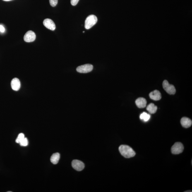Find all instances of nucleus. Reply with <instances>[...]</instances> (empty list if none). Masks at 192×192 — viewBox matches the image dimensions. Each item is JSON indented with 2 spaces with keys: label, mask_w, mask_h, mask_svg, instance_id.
Returning a JSON list of instances; mask_svg holds the SVG:
<instances>
[{
  "label": "nucleus",
  "mask_w": 192,
  "mask_h": 192,
  "mask_svg": "<svg viewBox=\"0 0 192 192\" xmlns=\"http://www.w3.org/2000/svg\"><path fill=\"white\" fill-rule=\"evenodd\" d=\"M119 150L121 155L126 158H130L136 155L134 150L127 145H121L119 147Z\"/></svg>",
  "instance_id": "f257e3e1"
},
{
  "label": "nucleus",
  "mask_w": 192,
  "mask_h": 192,
  "mask_svg": "<svg viewBox=\"0 0 192 192\" xmlns=\"http://www.w3.org/2000/svg\"><path fill=\"white\" fill-rule=\"evenodd\" d=\"M97 17L95 15H91L89 16L86 19L85 22V27L87 29L92 28L97 23Z\"/></svg>",
  "instance_id": "f03ea898"
},
{
  "label": "nucleus",
  "mask_w": 192,
  "mask_h": 192,
  "mask_svg": "<svg viewBox=\"0 0 192 192\" xmlns=\"http://www.w3.org/2000/svg\"><path fill=\"white\" fill-rule=\"evenodd\" d=\"M184 147L181 142H176L171 148V152L173 154L178 155L181 153L184 150Z\"/></svg>",
  "instance_id": "7ed1b4c3"
},
{
  "label": "nucleus",
  "mask_w": 192,
  "mask_h": 192,
  "mask_svg": "<svg viewBox=\"0 0 192 192\" xmlns=\"http://www.w3.org/2000/svg\"><path fill=\"white\" fill-rule=\"evenodd\" d=\"M163 88L166 92L171 95L176 93V90L173 85H170L167 80H164L163 83Z\"/></svg>",
  "instance_id": "20e7f679"
},
{
  "label": "nucleus",
  "mask_w": 192,
  "mask_h": 192,
  "mask_svg": "<svg viewBox=\"0 0 192 192\" xmlns=\"http://www.w3.org/2000/svg\"><path fill=\"white\" fill-rule=\"evenodd\" d=\"M93 66L91 64H85L78 67L77 71L80 73H86L90 72L93 69Z\"/></svg>",
  "instance_id": "39448f33"
},
{
  "label": "nucleus",
  "mask_w": 192,
  "mask_h": 192,
  "mask_svg": "<svg viewBox=\"0 0 192 192\" xmlns=\"http://www.w3.org/2000/svg\"><path fill=\"white\" fill-rule=\"evenodd\" d=\"M72 166L74 169L78 171H81L84 169L85 167V164L82 161L74 160L72 163Z\"/></svg>",
  "instance_id": "423d86ee"
},
{
  "label": "nucleus",
  "mask_w": 192,
  "mask_h": 192,
  "mask_svg": "<svg viewBox=\"0 0 192 192\" xmlns=\"http://www.w3.org/2000/svg\"><path fill=\"white\" fill-rule=\"evenodd\" d=\"M36 37V35L34 32L32 31H29L24 36V39L26 42H32L35 40Z\"/></svg>",
  "instance_id": "0eeeda50"
},
{
  "label": "nucleus",
  "mask_w": 192,
  "mask_h": 192,
  "mask_svg": "<svg viewBox=\"0 0 192 192\" xmlns=\"http://www.w3.org/2000/svg\"><path fill=\"white\" fill-rule=\"evenodd\" d=\"M43 24L44 26L49 30L54 31L56 29V25L51 19H44Z\"/></svg>",
  "instance_id": "6e6552de"
},
{
  "label": "nucleus",
  "mask_w": 192,
  "mask_h": 192,
  "mask_svg": "<svg viewBox=\"0 0 192 192\" xmlns=\"http://www.w3.org/2000/svg\"><path fill=\"white\" fill-rule=\"evenodd\" d=\"M11 85L12 89L15 91H18L19 90L21 86L19 80L16 78L13 79L11 80Z\"/></svg>",
  "instance_id": "1a4fd4ad"
},
{
  "label": "nucleus",
  "mask_w": 192,
  "mask_h": 192,
  "mask_svg": "<svg viewBox=\"0 0 192 192\" xmlns=\"http://www.w3.org/2000/svg\"><path fill=\"white\" fill-rule=\"evenodd\" d=\"M149 96L151 99L155 101L160 100L162 97L160 92L158 90H155L150 92Z\"/></svg>",
  "instance_id": "9d476101"
},
{
  "label": "nucleus",
  "mask_w": 192,
  "mask_h": 192,
  "mask_svg": "<svg viewBox=\"0 0 192 192\" xmlns=\"http://www.w3.org/2000/svg\"><path fill=\"white\" fill-rule=\"evenodd\" d=\"M181 125L183 127L188 128L191 126L192 122L191 120L186 117H183L181 120Z\"/></svg>",
  "instance_id": "9b49d317"
},
{
  "label": "nucleus",
  "mask_w": 192,
  "mask_h": 192,
  "mask_svg": "<svg viewBox=\"0 0 192 192\" xmlns=\"http://www.w3.org/2000/svg\"><path fill=\"white\" fill-rule=\"evenodd\" d=\"M136 104L137 107L140 108H143L146 107L147 101L143 97H139L136 100Z\"/></svg>",
  "instance_id": "f8f14e48"
},
{
  "label": "nucleus",
  "mask_w": 192,
  "mask_h": 192,
  "mask_svg": "<svg viewBox=\"0 0 192 192\" xmlns=\"http://www.w3.org/2000/svg\"><path fill=\"white\" fill-rule=\"evenodd\" d=\"M60 157V155L59 153H56L53 154L51 157V162L53 164H57L59 162Z\"/></svg>",
  "instance_id": "ddd939ff"
},
{
  "label": "nucleus",
  "mask_w": 192,
  "mask_h": 192,
  "mask_svg": "<svg viewBox=\"0 0 192 192\" xmlns=\"http://www.w3.org/2000/svg\"><path fill=\"white\" fill-rule=\"evenodd\" d=\"M146 109L150 114H154L156 112L157 107L154 104L150 103L147 106Z\"/></svg>",
  "instance_id": "4468645a"
},
{
  "label": "nucleus",
  "mask_w": 192,
  "mask_h": 192,
  "mask_svg": "<svg viewBox=\"0 0 192 192\" xmlns=\"http://www.w3.org/2000/svg\"><path fill=\"white\" fill-rule=\"evenodd\" d=\"M150 115L145 112L142 113L140 116V119L145 122L148 121L150 119Z\"/></svg>",
  "instance_id": "2eb2a0df"
},
{
  "label": "nucleus",
  "mask_w": 192,
  "mask_h": 192,
  "mask_svg": "<svg viewBox=\"0 0 192 192\" xmlns=\"http://www.w3.org/2000/svg\"><path fill=\"white\" fill-rule=\"evenodd\" d=\"M25 138L24 135L23 133H20L18 135L15 141L17 143H20Z\"/></svg>",
  "instance_id": "dca6fc26"
},
{
  "label": "nucleus",
  "mask_w": 192,
  "mask_h": 192,
  "mask_svg": "<svg viewBox=\"0 0 192 192\" xmlns=\"http://www.w3.org/2000/svg\"><path fill=\"white\" fill-rule=\"evenodd\" d=\"M21 146H27L28 145V140L27 138H25L19 143Z\"/></svg>",
  "instance_id": "f3484780"
},
{
  "label": "nucleus",
  "mask_w": 192,
  "mask_h": 192,
  "mask_svg": "<svg viewBox=\"0 0 192 192\" xmlns=\"http://www.w3.org/2000/svg\"><path fill=\"white\" fill-rule=\"evenodd\" d=\"M49 3L52 7L55 6L58 3V0H49Z\"/></svg>",
  "instance_id": "a211bd4d"
},
{
  "label": "nucleus",
  "mask_w": 192,
  "mask_h": 192,
  "mask_svg": "<svg viewBox=\"0 0 192 192\" xmlns=\"http://www.w3.org/2000/svg\"><path fill=\"white\" fill-rule=\"evenodd\" d=\"M80 0H71V4L73 6H75L78 4Z\"/></svg>",
  "instance_id": "6ab92c4d"
},
{
  "label": "nucleus",
  "mask_w": 192,
  "mask_h": 192,
  "mask_svg": "<svg viewBox=\"0 0 192 192\" xmlns=\"http://www.w3.org/2000/svg\"><path fill=\"white\" fill-rule=\"evenodd\" d=\"M5 30V29L4 27L2 25H0V32H4Z\"/></svg>",
  "instance_id": "aec40b11"
},
{
  "label": "nucleus",
  "mask_w": 192,
  "mask_h": 192,
  "mask_svg": "<svg viewBox=\"0 0 192 192\" xmlns=\"http://www.w3.org/2000/svg\"><path fill=\"white\" fill-rule=\"evenodd\" d=\"M3 1H12V0H3Z\"/></svg>",
  "instance_id": "412c9836"
},
{
  "label": "nucleus",
  "mask_w": 192,
  "mask_h": 192,
  "mask_svg": "<svg viewBox=\"0 0 192 192\" xmlns=\"http://www.w3.org/2000/svg\"><path fill=\"white\" fill-rule=\"evenodd\" d=\"M185 192H191L192 191H185Z\"/></svg>",
  "instance_id": "4be33fe9"
}]
</instances>
